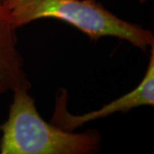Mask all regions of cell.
I'll list each match as a JSON object with an SVG mask.
<instances>
[{
  "label": "cell",
  "mask_w": 154,
  "mask_h": 154,
  "mask_svg": "<svg viewBox=\"0 0 154 154\" xmlns=\"http://www.w3.org/2000/svg\"><path fill=\"white\" fill-rule=\"evenodd\" d=\"M28 88L13 92L8 118L0 125L1 154H92L100 148L96 130L67 131L39 115Z\"/></svg>",
  "instance_id": "obj_2"
},
{
  "label": "cell",
  "mask_w": 154,
  "mask_h": 154,
  "mask_svg": "<svg viewBox=\"0 0 154 154\" xmlns=\"http://www.w3.org/2000/svg\"><path fill=\"white\" fill-rule=\"evenodd\" d=\"M68 93L62 88L57 94L55 108L51 121L61 128L74 131L89 122L105 118L117 112H127L140 106L154 105V46L151 47V55L145 75L132 91L110 101L98 110L82 115H73L68 110Z\"/></svg>",
  "instance_id": "obj_3"
},
{
  "label": "cell",
  "mask_w": 154,
  "mask_h": 154,
  "mask_svg": "<svg viewBox=\"0 0 154 154\" xmlns=\"http://www.w3.org/2000/svg\"><path fill=\"white\" fill-rule=\"evenodd\" d=\"M1 2H2V0H0V3H1Z\"/></svg>",
  "instance_id": "obj_6"
},
{
  "label": "cell",
  "mask_w": 154,
  "mask_h": 154,
  "mask_svg": "<svg viewBox=\"0 0 154 154\" xmlns=\"http://www.w3.org/2000/svg\"><path fill=\"white\" fill-rule=\"evenodd\" d=\"M30 88L23 58L17 48V28L11 23L0 3V95Z\"/></svg>",
  "instance_id": "obj_4"
},
{
  "label": "cell",
  "mask_w": 154,
  "mask_h": 154,
  "mask_svg": "<svg viewBox=\"0 0 154 154\" xmlns=\"http://www.w3.org/2000/svg\"><path fill=\"white\" fill-rule=\"evenodd\" d=\"M15 28L43 18H55L77 28L92 41L110 36L146 51L154 46L152 31L122 20L97 0H2Z\"/></svg>",
  "instance_id": "obj_1"
},
{
  "label": "cell",
  "mask_w": 154,
  "mask_h": 154,
  "mask_svg": "<svg viewBox=\"0 0 154 154\" xmlns=\"http://www.w3.org/2000/svg\"><path fill=\"white\" fill-rule=\"evenodd\" d=\"M139 2H140V3H145V2H146L147 0H138Z\"/></svg>",
  "instance_id": "obj_5"
}]
</instances>
